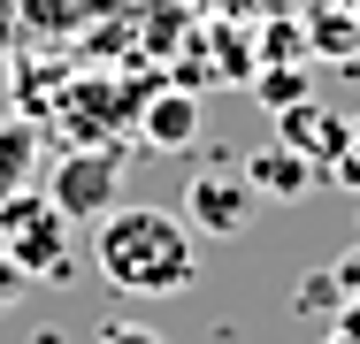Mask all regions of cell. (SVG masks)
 Masks as SVG:
<instances>
[{
    "label": "cell",
    "instance_id": "2e32d148",
    "mask_svg": "<svg viewBox=\"0 0 360 344\" xmlns=\"http://www.w3.org/2000/svg\"><path fill=\"white\" fill-rule=\"evenodd\" d=\"M330 176H338V184H353V192H360V123H353V145L338 153V168H330Z\"/></svg>",
    "mask_w": 360,
    "mask_h": 344
},
{
    "label": "cell",
    "instance_id": "3957f363",
    "mask_svg": "<svg viewBox=\"0 0 360 344\" xmlns=\"http://www.w3.org/2000/svg\"><path fill=\"white\" fill-rule=\"evenodd\" d=\"M115 192H123V153L115 145H62L54 153V168H46V199L62 206L70 222H100L108 206H115Z\"/></svg>",
    "mask_w": 360,
    "mask_h": 344
},
{
    "label": "cell",
    "instance_id": "7c38bea8",
    "mask_svg": "<svg viewBox=\"0 0 360 344\" xmlns=\"http://www.w3.org/2000/svg\"><path fill=\"white\" fill-rule=\"evenodd\" d=\"M92 344H169L161 329H146V322H100V337Z\"/></svg>",
    "mask_w": 360,
    "mask_h": 344
},
{
    "label": "cell",
    "instance_id": "5bb4252c",
    "mask_svg": "<svg viewBox=\"0 0 360 344\" xmlns=\"http://www.w3.org/2000/svg\"><path fill=\"white\" fill-rule=\"evenodd\" d=\"M330 275H338V291H345V298H360V245H345V253L330 260Z\"/></svg>",
    "mask_w": 360,
    "mask_h": 344
},
{
    "label": "cell",
    "instance_id": "277c9868",
    "mask_svg": "<svg viewBox=\"0 0 360 344\" xmlns=\"http://www.w3.org/2000/svg\"><path fill=\"white\" fill-rule=\"evenodd\" d=\"M253 222V184L238 168H207L184 184V230H207V237H238Z\"/></svg>",
    "mask_w": 360,
    "mask_h": 344
},
{
    "label": "cell",
    "instance_id": "9c48e42d",
    "mask_svg": "<svg viewBox=\"0 0 360 344\" xmlns=\"http://www.w3.org/2000/svg\"><path fill=\"white\" fill-rule=\"evenodd\" d=\"M307 46H314L322 62H353V54H360V23H353V8H345V0H322V8L307 15Z\"/></svg>",
    "mask_w": 360,
    "mask_h": 344
},
{
    "label": "cell",
    "instance_id": "30bf717a",
    "mask_svg": "<svg viewBox=\"0 0 360 344\" xmlns=\"http://www.w3.org/2000/svg\"><path fill=\"white\" fill-rule=\"evenodd\" d=\"M245 92L276 115V107H299V100H314V77L307 69H284V62H261L253 77H245Z\"/></svg>",
    "mask_w": 360,
    "mask_h": 344
},
{
    "label": "cell",
    "instance_id": "7a4b0ae2",
    "mask_svg": "<svg viewBox=\"0 0 360 344\" xmlns=\"http://www.w3.org/2000/svg\"><path fill=\"white\" fill-rule=\"evenodd\" d=\"M70 214L46 199V192H0V253L15 260L23 275H46V283H62L70 275Z\"/></svg>",
    "mask_w": 360,
    "mask_h": 344
},
{
    "label": "cell",
    "instance_id": "9a60e30c",
    "mask_svg": "<svg viewBox=\"0 0 360 344\" xmlns=\"http://www.w3.org/2000/svg\"><path fill=\"white\" fill-rule=\"evenodd\" d=\"M23 283H31V275H23L15 260H8V253H0V314H8L15 298H23Z\"/></svg>",
    "mask_w": 360,
    "mask_h": 344
},
{
    "label": "cell",
    "instance_id": "6da1fadb",
    "mask_svg": "<svg viewBox=\"0 0 360 344\" xmlns=\"http://www.w3.org/2000/svg\"><path fill=\"white\" fill-rule=\"evenodd\" d=\"M92 268L131 298H176V291H192L200 253H192L184 214L146 206V199H115L92 222Z\"/></svg>",
    "mask_w": 360,
    "mask_h": 344
},
{
    "label": "cell",
    "instance_id": "e0dca14e",
    "mask_svg": "<svg viewBox=\"0 0 360 344\" xmlns=\"http://www.w3.org/2000/svg\"><path fill=\"white\" fill-rule=\"evenodd\" d=\"M345 8H353V23H360V0H345Z\"/></svg>",
    "mask_w": 360,
    "mask_h": 344
},
{
    "label": "cell",
    "instance_id": "8fae6325",
    "mask_svg": "<svg viewBox=\"0 0 360 344\" xmlns=\"http://www.w3.org/2000/svg\"><path fill=\"white\" fill-rule=\"evenodd\" d=\"M291 298H299V314H314V322H330V314L345 306V291H338V275H330V268H322V275H307Z\"/></svg>",
    "mask_w": 360,
    "mask_h": 344
},
{
    "label": "cell",
    "instance_id": "52a82bcc",
    "mask_svg": "<svg viewBox=\"0 0 360 344\" xmlns=\"http://www.w3.org/2000/svg\"><path fill=\"white\" fill-rule=\"evenodd\" d=\"M238 176L253 184V199H284V206H299L314 184H322V168H314V161H299V153L276 145V138H269L261 153H245V168H238Z\"/></svg>",
    "mask_w": 360,
    "mask_h": 344
},
{
    "label": "cell",
    "instance_id": "ba28073f",
    "mask_svg": "<svg viewBox=\"0 0 360 344\" xmlns=\"http://www.w3.org/2000/svg\"><path fill=\"white\" fill-rule=\"evenodd\" d=\"M39 153H46V138L31 115H8L0 123V192H23L31 176H39Z\"/></svg>",
    "mask_w": 360,
    "mask_h": 344
},
{
    "label": "cell",
    "instance_id": "8992f818",
    "mask_svg": "<svg viewBox=\"0 0 360 344\" xmlns=\"http://www.w3.org/2000/svg\"><path fill=\"white\" fill-rule=\"evenodd\" d=\"M192 138H200V92L192 84H169V92L139 100V145L146 153H184Z\"/></svg>",
    "mask_w": 360,
    "mask_h": 344
},
{
    "label": "cell",
    "instance_id": "4fadbf2b",
    "mask_svg": "<svg viewBox=\"0 0 360 344\" xmlns=\"http://www.w3.org/2000/svg\"><path fill=\"white\" fill-rule=\"evenodd\" d=\"M330 344H360V298H345V306L330 314Z\"/></svg>",
    "mask_w": 360,
    "mask_h": 344
},
{
    "label": "cell",
    "instance_id": "5b68a950",
    "mask_svg": "<svg viewBox=\"0 0 360 344\" xmlns=\"http://www.w3.org/2000/svg\"><path fill=\"white\" fill-rule=\"evenodd\" d=\"M276 145H291L299 161H314L322 176L338 168V153L353 145V123L345 115H330L322 100H299V107H276Z\"/></svg>",
    "mask_w": 360,
    "mask_h": 344
}]
</instances>
